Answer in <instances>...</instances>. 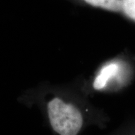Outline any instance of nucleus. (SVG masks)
I'll use <instances>...</instances> for the list:
<instances>
[{
    "label": "nucleus",
    "instance_id": "obj_4",
    "mask_svg": "<svg viewBox=\"0 0 135 135\" xmlns=\"http://www.w3.org/2000/svg\"><path fill=\"white\" fill-rule=\"evenodd\" d=\"M122 11L135 21V0H121Z\"/></svg>",
    "mask_w": 135,
    "mask_h": 135
},
{
    "label": "nucleus",
    "instance_id": "obj_2",
    "mask_svg": "<svg viewBox=\"0 0 135 135\" xmlns=\"http://www.w3.org/2000/svg\"><path fill=\"white\" fill-rule=\"evenodd\" d=\"M118 69L119 67L116 63H110L104 66L94 81V88L97 90L104 88L109 79L117 74Z\"/></svg>",
    "mask_w": 135,
    "mask_h": 135
},
{
    "label": "nucleus",
    "instance_id": "obj_3",
    "mask_svg": "<svg viewBox=\"0 0 135 135\" xmlns=\"http://www.w3.org/2000/svg\"><path fill=\"white\" fill-rule=\"evenodd\" d=\"M83 1L94 7L100 8L113 12L122 11L121 0H83Z\"/></svg>",
    "mask_w": 135,
    "mask_h": 135
},
{
    "label": "nucleus",
    "instance_id": "obj_1",
    "mask_svg": "<svg viewBox=\"0 0 135 135\" xmlns=\"http://www.w3.org/2000/svg\"><path fill=\"white\" fill-rule=\"evenodd\" d=\"M48 112L51 126L59 134L76 135L80 132L83 117L75 106L55 98L48 103Z\"/></svg>",
    "mask_w": 135,
    "mask_h": 135
}]
</instances>
